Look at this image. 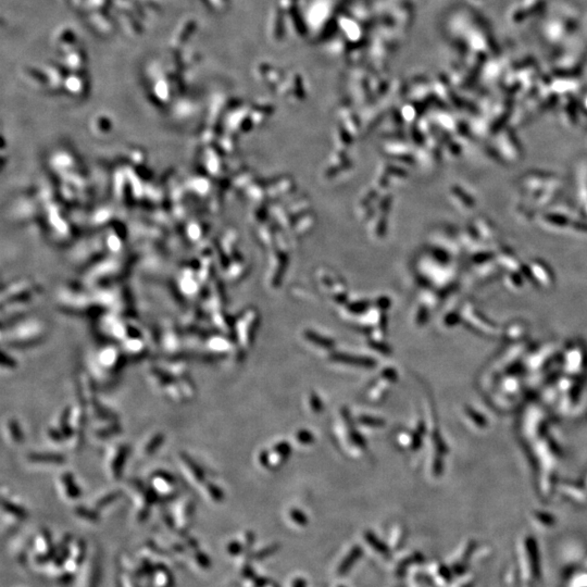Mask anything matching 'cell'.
I'll return each mask as SVG.
<instances>
[{
	"instance_id": "1",
	"label": "cell",
	"mask_w": 587,
	"mask_h": 587,
	"mask_svg": "<svg viewBox=\"0 0 587 587\" xmlns=\"http://www.w3.org/2000/svg\"><path fill=\"white\" fill-rule=\"evenodd\" d=\"M332 359L334 361L347 363V365H352L360 368H374L376 366V362L371 358L367 357H359V356H352L348 354H334L332 356Z\"/></svg>"
},
{
	"instance_id": "6",
	"label": "cell",
	"mask_w": 587,
	"mask_h": 587,
	"mask_svg": "<svg viewBox=\"0 0 587 587\" xmlns=\"http://www.w3.org/2000/svg\"><path fill=\"white\" fill-rule=\"evenodd\" d=\"M382 374L385 378L389 379V381H395V379H397V372L393 370V369H385Z\"/></svg>"
},
{
	"instance_id": "2",
	"label": "cell",
	"mask_w": 587,
	"mask_h": 587,
	"mask_svg": "<svg viewBox=\"0 0 587 587\" xmlns=\"http://www.w3.org/2000/svg\"><path fill=\"white\" fill-rule=\"evenodd\" d=\"M306 336H307V338H308V340H310V342L315 343L318 346H321V347H324L325 349L332 348L334 346V342H332V340H328V338L322 337V336H320V335H317L312 332L307 333Z\"/></svg>"
},
{
	"instance_id": "3",
	"label": "cell",
	"mask_w": 587,
	"mask_h": 587,
	"mask_svg": "<svg viewBox=\"0 0 587 587\" xmlns=\"http://www.w3.org/2000/svg\"><path fill=\"white\" fill-rule=\"evenodd\" d=\"M360 422L366 424V426H370L373 427H382L385 424V422L382 420V419H377V418H374V417H368V416L361 417Z\"/></svg>"
},
{
	"instance_id": "4",
	"label": "cell",
	"mask_w": 587,
	"mask_h": 587,
	"mask_svg": "<svg viewBox=\"0 0 587 587\" xmlns=\"http://www.w3.org/2000/svg\"><path fill=\"white\" fill-rule=\"evenodd\" d=\"M297 439L300 441V443L303 444H311L315 438H313V435L308 432V430H300V432L297 433Z\"/></svg>"
},
{
	"instance_id": "5",
	"label": "cell",
	"mask_w": 587,
	"mask_h": 587,
	"mask_svg": "<svg viewBox=\"0 0 587 587\" xmlns=\"http://www.w3.org/2000/svg\"><path fill=\"white\" fill-rule=\"evenodd\" d=\"M310 405L313 411L316 412H321L323 409V406H322V402L320 400V398L317 395H311V398H310Z\"/></svg>"
}]
</instances>
